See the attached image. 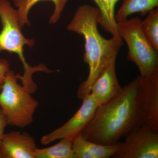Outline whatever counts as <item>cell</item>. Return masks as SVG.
Here are the masks:
<instances>
[{"instance_id": "obj_3", "label": "cell", "mask_w": 158, "mask_h": 158, "mask_svg": "<svg viewBox=\"0 0 158 158\" xmlns=\"http://www.w3.org/2000/svg\"><path fill=\"white\" fill-rule=\"evenodd\" d=\"M18 74L9 70L6 73L0 90V108L8 125L24 128L34 121L38 107L32 94L17 82Z\"/></svg>"}, {"instance_id": "obj_10", "label": "cell", "mask_w": 158, "mask_h": 158, "mask_svg": "<svg viewBox=\"0 0 158 158\" xmlns=\"http://www.w3.org/2000/svg\"><path fill=\"white\" fill-rule=\"evenodd\" d=\"M116 59H113L104 68L90 88L98 106L115 97L122 89L116 77Z\"/></svg>"}, {"instance_id": "obj_13", "label": "cell", "mask_w": 158, "mask_h": 158, "mask_svg": "<svg viewBox=\"0 0 158 158\" xmlns=\"http://www.w3.org/2000/svg\"><path fill=\"white\" fill-rule=\"evenodd\" d=\"M51 1L55 5V10L50 19V23H55L60 19L61 15L68 0H13L17 10L20 26L22 28L26 24L29 25L28 14L31 8L38 2Z\"/></svg>"}, {"instance_id": "obj_16", "label": "cell", "mask_w": 158, "mask_h": 158, "mask_svg": "<svg viewBox=\"0 0 158 158\" xmlns=\"http://www.w3.org/2000/svg\"><path fill=\"white\" fill-rule=\"evenodd\" d=\"M141 22L143 33L154 48L158 51V9L151 10Z\"/></svg>"}, {"instance_id": "obj_7", "label": "cell", "mask_w": 158, "mask_h": 158, "mask_svg": "<svg viewBox=\"0 0 158 158\" xmlns=\"http://www.w3.org/2000/svg\"><path fill=\"white\" fill-rule=\"evenodd\" d=\"M98 105L91 94L82 100L81 107L65 124L53 131L43 136L40 140L43 145H48L62 138L73 141L81 135L88 123L93 118Z\"/></svg>"}, {"instance_id": "obj_1", "label": "cell", "mask_w": 158, "mask_h": 158, "mask_svg": "<svg viewBox=\"0 0 158 158\" xmlns=\"http://www.w3.org/2000/svg\"><path fill=\"white\" fill-rule=\"evenodd\" d=\"M143 123L138 77L123 88L117 96L98 106L81 135L92 142L113 145Z\"/></svg>"}, {"instance_id": "obj_11", "label": "cell", "mask_w": 158, "mask_h": 158, "mask_svg": "<svg viewBox=\"0 0 158 158\" xmlns=\"http://www.w3.org/2000/svg\"><path fill=\"white\" fill-rule=\"evenodd\" d=\"M120 142L113 145H104L92 142L80 135L73 141L75 158H109L119 149Z\"/></svg>"}, {"instance_id": "obj_17", "label": "cell", "mask_w": 158, "mask_h": 158, "mask_svg": "<svg viewBox=\"0 0 158 158\" xmlns=\"http://www.w3.org/2000/svg\"><path fill=\"white\" fill-rule=\"evenodd\" d=\"M10 70L9 62L5 59H0V83L2 84L6 73Z\"/></svg>"}, {"instance_id": "obj_8", "label": "cell", "mask_w": 158, "mask_h": 158, "mask_svg": "<svg viewBox=\"0 0 158 158\" xmlns=\"http://www.w3.org/2000/svg\"><path fill=\"white\" fill-rule=\"evenodd\" d=\"M139 102L144 123L158 131V71L139 76Z\"/></svg>"}, {"instance_id": "obj_19", "label": "cell", "mask_w": 158, "mask_h": 158, "mask_svg": "<svg viewBox=\"0 0 158 158\" xmlns=\"http://www.w3.org/2000/svg\"><path fill=\"white\" fill-rule=\"evenodd\" d=\"M2 84L0 83V90H1V88H2Z\"/></svg>"}, {"instance_id": "obj_14", "label": "cell", "mask_w": 158, "mask_h": 158, "mask_svg": "<svg viewBox=\"0 0 158 158\" xmlns=\"http://www.w3.org/2000/svg\"><path fill=\"white\" fill-rule=\"evenodd\" d=\"M158 6V0H123L122 5L116 14V21H123L135 13H140L141 16H145Z\"/></svg>"}, {"instance_id": "obj_12", "label": "cell", "mask_w": 158, "mask_h": 158, "mask_svg": "<svg viewBox=\"0 0 158 158\" xmlns=\"http://www.w3.org/2000/svg\"><path fill=\"white\" fill-rule=\"evenodd\" d=\"M99 12L98 23L102 28L111 34L116 41L123 45V40L118 34L115 13V7L118 0H92Z\"/></svg>"}, {"instance_id": "obj_5", "label": "cell", "mask_w": 158, "mask_h": 158, "mask_svg": "<svg viewBox=\"0 0 158 158\" xmlns=\"http://www.w3.org/2000/svg\"><path fill=\"white\" fill-rule=\"evenodd\" d=\"M0 20L2 26L0 32V52L6 51L17 54L23 63L24 71L23 76L25 77H31L36 72L44 71V65L32 67L26 62L24 47L33 46L34 41L27 39L23 35L17 10L11 7L7 0H0Z\"/></svg>"}, {"instance_id": "obj_9", "label": "cell", "mask_w": 158, "mask_h": 158, "mask_svg": "<svg viewBox=\"0 0 158 158\" xmlns=\"http://www.w3.org/2000/svg\"><path fill=\"white\" fill-rule=\"evenodd\" d=\"M35 139L29 133L12 131L4 133L0 144L1 158H35Z\"/></svg>"}, {"instance_id": "obj_6", "label": "cell", "mask_w": 158, "mask_h": 158, "mask_svg": "<svg viewBox=\"0 0 158 158\" xmlns=\"http://www.w3.org/2000/svg\"><path fill=\"white\" fill-rule=\"evenodd\" d=\"M120 142L115 158H158V131L146 123L133 128Z\"/></svg>"}, {"instance_id": "obj_15", "label": "cell", "mask_w": 158, "mask_h": 158, "mask_svg": "<svg viewBox=\"0 0 158 158\" xmlns=\"http://www.w3.org/2000/svg\"><path fill=\"white\" fill-rule=\"evenodd\" d=\"M60 140L58 143L50 147L37 148L35 158H75L72 140L67 138Z\"/></svg>"}, {"instance_id": "obj_18", "label": "cell", "mask_w": 158, "mask_h": 158, "mask_svg": "<svg viewBox=\"0 0 158 158\" xmlns=\"http://www.w3.org/2000/svg\"><path fill=\"white\" fill-rule=\"evenodd\" d=\"M7 125H8V123H7L6 117L0 110V144H1L2 138L4 134V131Z\"/></svg>"}, {"instance_id": "obj_2", "label": "cell", "mask_w": 158, "mask_h": 158, "mask_svg": "<svg viewBox=\"0 0 158 158\" xmlns=\"http://www.w3.org/2000/svg\"><path fill=\"white\" fill-rule=\"evenodd\" d=\"M99 12L97 8L88 5L79 7L67 30L82 35L85 39L84 61L89 67V74L77 90V97L83 100L90 92V88L99 74L108 63L116 59L121 44L113 37L106 39L98 29Z\"/></svg>"}, {"instance_id": "obj_4", "label": "cell", "mask_w": 158, "mask_h": 158, "mask_svg": "<svg viewBox=\"0 0 158 158\" xmlns=\"http://www.w3.org/2000/svg\"><path fill=\"white\" fill-rule=\"evenodd\" d=\"M142 20L134 17L117 22L118 34L127 44V59L138 67L141 77L158 71V51L146 38L141 28Z\"/></svg>"}]
</instances>
